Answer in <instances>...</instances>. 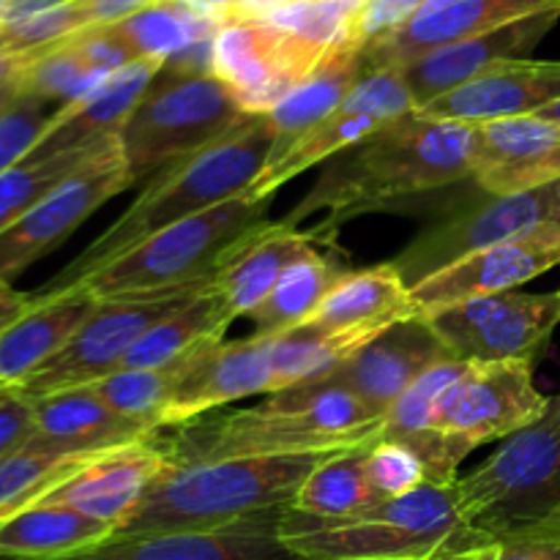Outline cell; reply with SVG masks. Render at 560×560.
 <instances>
[{
    "label": "cell",
    "mask_w": 560,
    "mask_h": 560,
    "mask_svg": "<svg viewBox=\"0 0 560 560\" xmlns=\"http://www.w3.org/2000/svg\"><path fill=\"white\" fill-rule=\"evenodd\" d=\"M107 452L66 454L25 446L11 457L0 459V523L42 503Z\"/></svg>",
    "instance_id": "cell-35"
},
{
    "label": "cell",
    "mask_w": 560,
    "mask_h": 560,
    "mask_svg": "<svg viewBox=\"0 0 560 560\" xmlns=\"http://www.w3.org/2000/svg\"><path fill=\"white\" fill-rule=\"evenodd\" d=\"M454 361H536L560 323V290L476 299L424 317Z\"/></svg>",
    "instance_id": "cell-13"
},
{
    "label": "cell",
    "mask_w": 560,
    "mask_h": 560,
    "mask_svg": "<svg viewBox=\"0 0 560 560\" xmlns=\"http://www.w3.org/2000/svg\"><path fill=\"white\" fill-rule=\"evenodd\" d=\"M115 534L113 525L69 506L36 503L0 523V558L66 560L96 550Z\"/></svg>",
    "instance_id": "cell-30"
},
{
    "label": "cell",
    "mask_w": 560,
    "mask_h": 560,
    "mask_svg": "<svg viewBox=\"0 0 560 560\" xmlns=\"http://www.w3.org/2000/svg\"><path fill=\"white\" fill-rule=\"evenodd\" d=\"M495 558V541L487 539H463L441 547L432 556L421 560H492Z\"/></svg>",
    "instance_id": "cell-45"
},
{
    "label": "cell",
    "mask_w": 560,
    "mask_h": 560,
    "mask_svg": "<svg viewBox=\"0 0 560 560\" xmlns=\"http://www.w3.org/2000/svg\"><path fill=\"white\" fill-rule=\"evenodd\" d=\"M552 9H560V0H427L405 25L366 44L361 55L366 69L408 66L432 49L485 36Z\"/></svg>",
    "instance_id": "cell-19"
},
{
    "label": "cell",
    "mask_w": 560,
    "mask_h": 560,
    "mask_svg": "<svg viewBox=\"0 0 560 560\" xmlns=\"http://www.w3.org/2000/svg\"><path fill=\"white\" fill-rule=\"evenodd\" d=\"M159 430L170 465L339 454L381 441L386 419L337 386H295L257 408L213 410Z\"/></svg>",
    "instance_id": "cell-2"
},
{
    "label": "cell",
    "mask_w": 560,
    "mask_h": 560,
    "mask_svg": "<svg viewBox=\"0 0 560 560\" xmlns=\"http://www.w3.org/2000/svg\"><path fill=\"white\" fill-rule=\"evenodd\" d=\"M222 295L208 284L206 290L180 304L170 315H164L156 326L148 328L135 348L124 355L118 370H156V366L175 364L200 350L224 342V334L233 326ZM115 370V372H118Z\"/></svg>",
    "instance_id": "cell-31"
},
{
    "label": "cell",
    "mask_w": 560,
    "mask_h": 560,
    "mask_svg": "<svg viewBox=\"0 0 560 560\" xmlns=\"http://www.w3.org/2000/svg\"><path fill=\"white\" fill-rule=\"evenodd\" d=\"M366 474L383 498L408 495V492L430 485L427 465L421 463L419 454L386 435L372 443L370 452H366Z\"/></svg>",
    "instance_id": "cell-40"
},
{
    "label": "cell",
    "mask_w": 560,
    "mask_h": 560,
    "mask_svg": "<svg viewBox=\"0 0 560 560\" xmlns=\"http://www.w3.org/2000/svg\"><path fill=\"white\" fill-rule=\"evenodd\" d=\"M539 118H545V120H550V124H558L560 126V98L558 102H552V104H547L545 109H539Z\"/></svg>",
    "instance_id": "cell-50"
},
{
    "label": "cell",
    "mask_w": 560,
    "mask_h": 560,
    "mask_svg": "<svg viewBox=\"0 0 560 560\" xmlns=\"http://www.w3.org/2000/svg\"><path fill=\"white\" fill-rule=\"evenodd\" d=\"M71 3H74L77 14H80L82 27H96L115 25V22L137 14V11L156 3V0H71Z\"/></svg>",
    "instance_id": "cell-44"
},
{
    "label": "cell",
    "mask_w": 560,
    "mask_h": 560,
    "mask_svg": "<svg viewBox=\"0 0 560 560\" xmlns=\"http://www.w3.org/2000/svg\"><path fill=\"white\" fill-rule=\"evenodd\" d=\"M129 186L120 142L118 137H109L77 173L0 233V279L11 282L31 262L63 244L93 211Z\"/></svg>",
    "instance_id": "cell-14"
},
{
    "label": "cell",
    "mask_w": 560,
    "mask_h": 560,
    "mask_svg": "<svg viewBox=\"0 0 560 560\" xmlns=\"http://www.w3.org/2000/svg\"><path fill=\"white\" fill-rule=\"evenodd\" d=\"M463 523L495 541L560 506V394L539 421L514 432L492 457L452 481Z\"/></svg>",
    "instance_id": "cell-7"
},
{
    "label": "cell",
    "mask_w": 560,
    "mask_h": 560,
    "mask_svg": "<svg viewBox=\"0 0 560 560\" xmlns=\"http://www.w3.org/2000/svg\"><path fill=\"white\" fill-rule=\"evenodd\" d=\"M288 509H268L206 530L115 534L96 550L66 560H301L279 534Z\"/></svg>",
    "instance_id": "cell-17"
},
{
    "label": "cell",
    "mask_w": 560,
    "mask_h": 560,
    "mask_svg": "<svg viewBox=\"0 0 560 560\" xmlns=\"http://www.w3.org/2000/svg\"><path fill=\"white\" fill-rule=\"evenodd\" d=\"M96 306L98 299L85 288L52 299H36L20 320L0 331V392H14L33 372L42 370L80 331Z\"/></svg>",
    "instance_id": "cell-28"
},
{
    "label": "cell",
    "mask_w": 560,
    "mask_h": 560,
    "mask_svg": "<svg viewBox=\"0 0 560 560\" xmlns=\"http://www.w3.org/2000/svg\"><path fill=\"white\" fill-rule=\"evenodd\" d=\"M345 47V44H342ZM337 47H320L271 20L224 22L211 42V74L249 115H266Z\"/></svg>",
    "instance_id": "cell-10"
},
{
    "label": "cell",
    "mask_w": 560,
    "mask_h": 560,
    "mask_svg": "<svg viewBox=\"0 0 560 560\" xmlns=\"http://www.w3.org/2000/svg\"><path fill=\"white\" fill-rule=\"evenodd\" d=\"M492 560H560V506L536 523L498 536Z\"/></svg>",
    "instance_id": "cell-42"
},
{
    "label": "cell",
    "mask_w": 560,
    "mask_h": 560,
    "mask_svg": "<svg viewBox=\"0 0 560 560\" xmlns=\"http://www.w3.org/2000/svg\"><path fill=\"white\" fill-rule=\"evenodd\" d=\"M479 126L474 180L487 195H523L560 178V126L539 115Z\"/></svg>",
    "instance_id": "cell-22"
},
{
    "label": "cell",
    "mask_w": 560,
    "mask_h": 560,
    "mask_svg": "<svg viewBox=\"0 0 560 560\" xmlns=\"http://www.w3.org/2000/svg\"><path fill=\"white\" fill-rule=\"evenodd\" d=\"M271 151L273 129L268 118L249 115L202 151L175 159L173 164L151 175L142 195L33 295L52 299L69 293L151 235L244 195L266 167Z\"/></svg>",
    "instance_id": "cell-3"
},
{
    "label": "cell",
    "mask_w": 560,
    "mask_h": 560,
    "mask_svg": "<svg viewBox=\"0 0 560 560\" xmlns=\"http://www.w3.org/2000/svg\"><path fill=\"white\" fill-rule=\"evenodd\" d=\"M279 534L301 560H421L452 541L485 539L463 523L452 485H424L350 517H306L288 509Z\"/></svg>",
    "instance_id": "cell-5"
},
{
    "label": "cell",
    "mask_w": 560,
    "mask_h": 560,
    "mask_svg": "<svg viewBox=\"0 0 560 560\" xmlns=\"http://www.w3.org/2000/svg\"><path fill=\"white\" fill-rule=\"evenodd\" d=\"M560 98V60H503L465 85L419 107L421 115L457 124L536 115Z\"/></svg>",
    "instance_id": "cell-21"
},
{
    "label": "cell",
    "mask_w": 560,
    "mask_h": 560,
    "mask_svg": "<svg viewBox=\"0 0 560 560\" xmlns=\"http://www.w3.org/2000/svg\"><path fill=\"white\" fill-rule=\"evenodd\" d=\"M107 77L109 74L93 69L77 52L69 38H63V42L52 44V47H44L38 52L27 55V66L20 77V85L22 93H31V96L63 107V104L85 96L88 91H93Z\"/></svg>",
    "instance_id": "cell-38"
},
{
    "label": "cell",
    "mask_w": 560,
    "mask_h": 560,
    "mask_svg": "<svg viewBox=\"0 0 560 560\" xmlns=\"http://www.w3.org/2000/svg\"><path fill=\"white\" fill-rule=\"evenodd\" d=\"M345 268L331 257L312 249L301 260H295L288 271L279 277L268 299L249 315L255 323V334L260 337H277L299 328L320 301L331 293L334 284L345 277Z\"/></svg>",
    "instance_id": "cell-34"
},
{
    "label": "cell",
    "mask_w": 560,
    "mask_h": 560,
    "mask_svg": "<svg viewBox=\"0 0 560 560\" xmlns=\"http://www.w3.org/2000/svg\"><path fill=\"white\" fill-rule=\"evenodd\" d=\"M20 96H22L20 80L5 82V85H0V118H3V115L9 113V109L14 107L16 102H20Z\"/></svg>",
    "instance_id": "cell-48"
},
{
    "label": "cell",
    "mask_w": 560,
    "mask_h": 560,
    "mask_svg": "<svg viewBox=\"0 0 560 560\" xmlns=\"http://www.w3.org/2000/svg\"><path fill=\"white\" fill-rule=\"evenodd\" d=\"M98 145L49 159H25L9 173L0 175V233L9 230L20 217H25L38 200H44L71 173H77L96 153Z\"/></svg>",
    "instance_id": "cell-39"
},
{
    "label": "cell",
    "mask_w": 560,
    "mask_h": 560,
    "mask_svg": "<svg viewBox=\"0 0 560 560\" xmlns=\"http://www.w3.org/2000/svg\"><path fill=\"white\" fill-rule=\"evenodd\" d=\"M550 399L534 383V361H476L443 394L438 430L459 465L474 448L539 421Z\"/></svg>",
    "instance_id": "cell-9"
},
{
    "label": "cell",
    "mask_w": 560,
    "mask_h": 560,
    "mask_svg": "<svg viewBox=\"0 0 560 560\" xmlns=\"http://www.w3.org/2000/svg\"><path fill=\"white\" fill-rule=\"evenodd\" d=\"M36 424V405L20 392L0 394V459L27 446Z\"/></svg>",
    "instance_id": "cell-43"
},
{
    "label": "cell",
    "mask_w": 560,
    "mask_h": 560,
    "mask_svg": "<svg viewBox=\"0 0 560 560\" xmlns=\"http://www.w3.org/2000/svg\"><path fill=\"white\" fill-rule=\"evenodd\" d=\"M372 443L323 459L293 498V512L306 517H350L366 512L386 498L375 490L366 474V452Z\"/></svg>",
    "instance_id": "cell-33"
},
{
    "label": "cell",
    "mask_w": 560,
    "mask_h": 560,
    "mask_svg": "<svg viewBox=\"0 0 560 560\" xmlns=\"http://www.w3.org/2000/svg\"><path fill=\"white\" fill-rule=\"evenodd\" d=\"M249 118L213 74H170L159 71L153 85L118 131L120 153L131 186L159 170L202 151Z\"/></svg>",
    "instance_id": "cell-8"
},
{
    "label": "cell",
    "mask_w": 560,
    "mask_h": 560,
    "mask_svg": "<svg viewBox=\"0 0 560 560\" xmlns=\"http://www.w3.org/2000/svg\"><path fill=\"white\" fill-rule=\"evenodd\" d=\"M315 241H323L317 238L315 228L301 230L299 224H290L284 219L282 222L268 219L260 230L241 241L211 279L230 317L233 320L249 317L268 299L279 277L295 260L315 249Z\"/></svg>",
    "instance_id": "cell-26"
},
{
    "label": "cell",
    "mask_w": 560,
    "mask_h": 560,
    "mask_svg": "<svg viewBox=\"0 0 560 560\" xmlns=\"http://www.w3.org/2000/svg\"><path fill=\"white\" fill-rule=\"evenodd\" d=\"M552 222H556V228L560 230V217H558V219H552Z\"/></svg>",
    "instance_id": "cell-52"
},
{
    "label": "cell",
    "mask_w": 560,
    "mask_h": 560,
    "mask_svg": "<svg viewBox=\"0 0 560 560\" xmlns=\"http://www.w3.org/2000/svg\"><path fill=\"white\" fill-rule=\"evenodd\" d=\"M0 394H3V392H0Z\"/></svg>",
    "instance_id": "cell-54"
},
{
    "label": "cell",
    "mask_w": 560,
    "mask_h": 560,
    "mask_svg": "<svg viewBox=\"0 0 560 560\" xmlns=\"http://www.w3.org/2000/svg\"><path fill=\"white\" fill-rule=\"evenodd\" d=\"M5 14H9V0H0V31L5 25Z\"/></svg>",
    "instance_id": "cell-51"
},
{
    "label": "cell",
    "mask_w": 560,
    "mask_h": 560,
    "mask_svg": "<svg viewBox=\"0 0 560 560\" xmlns=\"http://www.w3.org/2000/svg\"><path fill=\"white\" fill-rule=\"evenodd\" d=\"M558 16L560 9L541 11V14L525 16V20L498 27L485 36L465 38V42L432 49V52L410 60L408 66H402V71L416 98V109L430 104L432 98L443 96V93L454 91V88L465 85L495 63L523 58L556 25Z\"/></svg>",
    "instance_id": "cell-25"
},
{
    "label": "cell",
    "mask_w": 560,
    "mask_h": 560,
    "mask_svg": "<svg viewBox=\"0 0 560 560\" xmlns=\"http://www.w3.org/2000/svg\"><path fill=\"white\" fill-rule=\"evenodd\" d=\"M481 191V189H479ZM550 219L545 189L523 195H487L454 208L416 235L392 262L408 288L424 282L432 273L454 266L463 257L520 238Z\"/></svg>",
    "instance_id": "cell-15"
},
{
    "label": "cell",
    "mask_w": 560,
    "mask_h": 560,
    "mask_svg": "<svg viewBox=\"0 0 560 560\" xmlns=\"http://www.w3.org/2000/svg\"><path fill=\"white\" fill-rule=\"evenodd\" d=\"M271 337L252 334L235 342H219L195 355L189 375L164 413L162 430L222 410L255 394H271Z\"/></svg>",
    "instance_id": "cell-23"
},
{
    "label": "cell",
    "mask_w": 560,
    "mask_h": 560,
    "mask_svg": "<svg viewBox=\"0 0 560 560\" xmlns=\"http://www.w3.org/2000/svg\"><path fill=\"white\" fill-rule=\"evenodd\" d=\"M413 109L416 98L410 93L408 80H405L402 66L370 69L355 82L353 91L339 102L334 113H328L326 118L310 126L288 151L268 159L266 167L260 170V175L252 180L244 195L271 202L273 191L279 186L290 184L315 164L331 162L334 156L350 151L361 140L383 129L388 120L413 113Z\"/></svg>",
    "instance_id": "cell-11"
},
{
    "label": "cell",
    "mask_w": 560,
    "mask_h": 560,
    "mask_svg": "<svg viewBox=\"0 0 560 560\" xmlns=\"http://www.w3.org/2000/svg\"><path fill=\"white\" fill-rule=\"evenodd\" d=\"M162 66L164 60H135L131 66L98 82L93 91H88L77 102L63 104L52 115L47 131L27 159H49L60 156V153L85 151V148L98 145L109 137H118L140 98L145 96L148 88L159 77Z\"/></svg>",
    "instance_id": "cell-24"
},
{
    "label": "cell",
    "mask_w": 560,
    "mask_h": 560,
    "mask_svg": "<svg viewBox=\"0 0 560 560\" xmlns=\"http://www.w3.org/2000/svg\"><path fill=\"white\" fill-rule=\"evenodd\" d=\"M556 266H560V230L547 219L520 238L503 241L432 273L410 288V299L419 317H430L457 304L509 293Z\"/></svg>",
    "instance_id": "cell-16"
},
{
    "label": "cell",
    "mask_w": 560,
    "mask_h": 560,
    "mask_svg": "<svg viewBox=\"0 0 560 560\" xmlns=\"http://www.w3.org/2000/svg\"><path fill=\"white\" fill-rule=\"evenodd\" d=\"M545 197H547V206H550V219H558L560 217V178L545 186Z\"/></svg>",
    "instance_id": "cell-49"
},
{
    "label": "cell",
    "mask_w": 560,
    "mask_h": 560,
    "mask_svg": "<svg viewBox=\"0 0 560 560\" xmlns=\"http://www.w3.org/2000/svg\"><path fill=\"white\" fill-rule=\"evenodd\" d=\"M33 405H36V424L27 446L47 448V452H107L156 432L140 421L115 413L88 386L33 399Z\"/></svg>",
    "instance_id": "cell-27"
},
{
    "label": "cell",
    "mask_w": 560,
    "mask_h": 560,
    "mask_svg": "<svg viewBox=\"0 0 560 560\" xmlns=\"http://www.w3.org/2000/svg\"><path fill=\"white\" fill-rule=\"evenodd\" d=\"M413 317H419V312L410 299V288L392 262H381L345 273L299 328L383 334Z\"/></svg>",
    "instance_id": "cell-29"
},
{
    "label": "cell",
    "mask_w": 560,
    "mask_h": 560,
    "mask_svg": "<svg viewBox=\"0 0 560 560\" xmlns=\"http://www.w3.org/2000/svg\"><path fill=\"white\" fill-rule=\"evenodd\" d=\"M208 284L211 282L191 284V288L162 295H142V299L98 301L96 312L82 323L80 331L14 392L25 394L27 399H42L49 394L91 386L98 377L118 370L124 355L135 348L137 339L148 328L156 326L164 315L178 310L180 304L195 299Z\"/></svg>",
    "instance_id": "cell-12"
},
{
    "label": "cell",
    "mask_w": 560,
    "mask_h": 560,
    "mask_svg": "<svg viewBox=\"0 0 560 560\" xmlns=\"http://www.w3.org/2000/svg\"><path fill=\"white\" fill-rule=\"evenodd\" d=\"M202 353V350H200ZM197 355V353H195ZM195 355L175 364L156 366V370H118L109 375L98 377L91 383V392L98 399L109 405L115 413L126 416L131 421L151 427V430H162V419L167 413L170 402L178 394L180 383L189 375V366Z\"/></svg>",
    "instance_id": "cell-37"
},
{
    "label": "cell",
    "mask_w": 560,
    "mask_h": 560,
    "mask_svg": "<svg viewBox=\"0 0 560 560\" xmlns=\"http://www.w3.org/2000/svg\"><path fill=\"white\" fill-rule=\"evenodd\" d=\"M328 560H334V558H328Z\"/></svg>",
    "instance_id": "cell-53"
},
{
    "label": "cell",
    "mask_w": 560,
    "mask_h": 560,
    "mask_svg": "<svg viewBox=\"0 0 560 560\" xmlns=\"http://www.w3.org/2000/svg\"><path fill=\"white\" fill-rule=\"evenodd\" d=\"M331 454L170 465L118 534L206 530L293 506L299 487Z\"/></svg>",
    "instance_id": "cell-4"
},
{
    "label": "cell",
    "mask_w": 560,
    "mask_h": 560,
    "mask_svg": "<svg viewBox=\"0 0 560 560\" xmlns=\"http://www.w3.org/2000/svg\"><path fill=\"white\" fill-rule=\"evenodd\" d=\"M366 71L370 69H366L359 47L345 44V47L334 49L304 82H299L271 113H266L273 129V151L268 159L288 151L310 126L334 113Z\"/></svg>",
    "instance_id": "cell-32"
},
{
    "label": "cell",
    "mask_w": 560,
    "mask_h": 560,
    "mask_svg": "<svg viewBox=\"0 0 560 560\" xmlns=\"http://www.w3.org/2000/svg\"><path fill=\"white\" fill-rule=\"evenodd\" d=\"M113 27L124 38L126 47L135 52L137 60L153 58L167 63L170 58H175L184 49L217 36L222 25L195 14L180 0H156V3L145 5L137 14L115 22Z\"/></svg>",
    "instance_id": "cell-36"
},
{
    "label": "cell",
    "mask_w": 560,
    "mask_h": 560,
    "mask_svg": "<svg viewBox=\"0 0 560 560\" xmlns=\"http://www.w3.org/2000/svg\"><path fill=\"white\" fill-rule=\"evenodd\" d=\"M36 304L33 293H25V290H16L14 284L0 279V331L11 326V323L20 320L31 306Z\"/></svg>",
    "instance_id": "cell-46"
},
{
    "label": "cell",
    "mask_w": 560,
    "mask_h": 560,
    "mask_svg": "<svg viewBox=\"0 0 560 560\" xmlns=\"http://www.w3.org/2000/svg\"><path fill=\"white\" fill-rule=\"evenodd\" d=\"M454 361L424 317L402 320L372 339L366 348L320 377L323 386H337L353 394L375 416L392 410V405L432 366Z\"/></svg>",
    "instance_id": "cell-18"
},
{
    "label": "cell",
    "mask_w": 560,
    "mask_h": 560,
    "mask_svg": "<svg viewBox=\"0 0 560 560\" xmlns=\"http://www.w3.org/2000/svg\"><path fill=\"white\" fill-rule=\"evenodd\" d=\"M27 66V55H11L0 49V85L20 80Z\"/></svg>",
    "instance_id": "cell-47"
},
{
    "label": "cell",
    "mask_w": 560,
    "mask_h": 560,
    "mask_svg": "<svg viewBox=\"0 0 560 560\" xmlns=\"http://www.w3.org/2000/svg\"><path fill=\"white\" fill-rule=\"evenodd\" d=\"M266 213L268 202L238 195L151 235L77 288H85L98 301H113L211 282L235 246L268 222Z\"/></svg>",
    "instance_id": "cell-6"
},
{
    "label": "cell",
    "mask_w": 560,
    "mask_h": 560,
    "mask_svg": "<svg viewBox=\"0 0 560 560\" xmlns=\"http://www.w3.org/2000/svg\"><path fill=\"white\" fill-rule=\"evenodd\" d=\"M476 153L479 126L435 120L413 109L334 156L284 222L301 224L304 217L326 211L315 233H337L348 219L474 178Z\"/></svg>",
    "instance_id": "cell-1"
},
{
    "label": "cell",
    "mask_w": 560,
    "mask_h": 560,
    "mask_svg": "<svg viewBox=\"0 0 560 560\" xmlns=\"http://www.w3.org/2000/svg\"><path fill=\"white\" fill-rule=\"evenodd\" d=\"M167 468L170 457L159 443V432H153L135 443L109 448L42 503L69 506L120 530Z\"/></svg>",
    "instance_id": "cell-20"
},
{
    "label": "cell",
    "mask_w": 560,
    "mask_h": 560,
    "mask_svg": "<svg viewBox=\"0 0 560 560\" xmlns=\"http://www.w3.org/2000/svg\"><path fill=\"white\" fill-rule=\"evenodd\" d=\"M52 104L44 98L22 93L20 102L0 118V175L11 167L25 162L33 148L38 145L42 135L47 131L49 120L58 109H49Z\"/></svg>",
    "instance_id": "cell-41"
}]
</instances>
